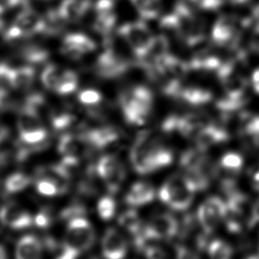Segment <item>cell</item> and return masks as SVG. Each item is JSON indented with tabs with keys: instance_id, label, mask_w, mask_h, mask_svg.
<instances>
[{
	"instance_id": "43",
	"label": "cell",
	"mask_w": 259,
	"mask_h": 259,
	"mask_svg": "<svg viewBox=\"0 0 259 259\" xmlns=\"http://www.w3.org/2000/svg\"><path fill=\"white\" fill-rule=\"evenodd\" d=\"M202 10L214 11L222 7L224 0H190Z\"/></svg>"
},
{
	"instance_id": "41",
	"label": "cell",
	"mask_w": 259,
	"mask_h": 259,
	"mask_svg": "<svg viewBox=\"0 0 259 259\" xmlns=\"http://www.w3.org/2000/svg\"><path fill=\"white\" fill-rule=\"evenodd\" d=\"M15 106V100L9 90L0 87V110L9 111Z\"/></svg>"
},
{
	"instance_id": "16",
	"label": "cell",
	"mask_w": 259,
	"mask_h": 259,
	"mask_svg": "<svg viewBox=\"0 0 259 259\" xmlns=\"http://www.w3.org/2000/svg\"><path fill=\"white\" fill-rule=\"evenodd\" d=\"M235 20L229 15H223L216 21L212 29L211 36L215 44L220 46L228 45L237 39Z\"/></svg>"
},
{
	"instance_id": "21",
	"label": "cell",
	"mask_w": 259,
	"mask_h": 259,
	"mask_svg": "<svg viewBox=\"0 0 259 259\" xmlns=\"http://www.w3.org/2000/svg\"><path fill=\"white\" fill-rule=\"evenodd\" d=\"M35 79V71L30 65L12 67L10 76V87L18 90L30 88Z\"/></svg>"
},
{
	"instance_id": "24",
	"label": "cell",
	"mask_w": 259,
	"mask_h": 259,
	"mask_svg": "<svg viewBox=\"0 0 259 259\" xmlns=\"http://www.w3.org/2000/svg\"><path fill=\"white\" fill-rule=\"evenodd\" d=\"M180 99L192 106H202L211 101L212 94L208 90L199 87H187L183 88Z\"/></svg>"
},
{
	"instance_id": "47",
	"label": "cell",
	"mask_w": 259,
	"mask_h": 259,
	"mask_svg": "<svg viewBox=\"0 0 259 259\" xmlns=\"http://www.w3.org/2000/svg\"><path fill=\"white\" fill-rule=\"evenodd\" d=\"M27 0H0V15L9 9L21 5H25Z\"/></svg>"
},
{
	"instance_id": "30",
	"label": "cell",
	"mask_w": 259,
	"mask_h": 259,
	"mask_svg": "<svg viewBox=\"0 0 259 259\" xmlns=\"http://www.w3.org/2000/svg\"><path fill=\"white\" fill-rule=\"evenodd\" d=\"M117 17L115 12L112 13L99 14L94 21V30L100 34L107 36L113 30L116 24Z\"/></svg>"
},
{
	"instance_id": "22",
	"label": "cell",
	"mask_w": 259,
	"mask_h": 259,
	"mask_svg": "<svg viewBox=\"0 0 259 259\" xmlns=\"http://www.w3.org/2000/svg\"><path fill=\"white\" fill-rule=\"evenodd\" d=\"M85 145H88L81 137L71 134H65L59 140L58 149L63 156H74L79 158V154Z\"/></svg>"
},
{
	"instance_id": "50",
	"label": "cell",
	"mask_w": 259,
	"mask_h": 259,
	"mask_svg": "<svg viewBox=\"0 0 259 259\" xmlns=\"http://www.w3.org/2000/svg\"><path fill=\"white\" fill-rule=\"evenodd\" d=\"M9 135V129L3 123H0V142L4 141Z\"/></svg>"
},
{
	"instance_id": "13",
	"label": "cell",
	"mask_w": 259,
	"mask_h": 259,
	"mask_svg": "<svg viewBox=\"0 0 259 259\" xmlns=\"http://www.w3.org/2000/svg\"><path fill=\"white\" fill-rule=\"evenodd\" d=\"M78 135L89 147L94 150H102L113 144L119 138V131L113 126H103L81 131Z\"/></svg>"
},
{
	"instance_id": "53",
	"label": "cell",
	"mask_w": 259,
	"mask_h": 259,
	"mask_svg": "<svg viewBox=\"0 0 259 259\" xmlns=\"http://www.w3.org/2000/svg\"><path fill=\"white\" fill-rule=\"evenodd\" d=\"M7 258V254L3 246H0V258Z\"/></svg>"
},
{
	"instance_id": "28",
	"label": "cell",
	"mask_w": 259,
	"mask_h": 259,
	"mask_svg": "<svg viewBox=\"0 0 259 259\" xmlns=\"http://www.w3.org/2000/svg\"><path fill=\"white\" fill-rule=\"evenodd\" d=\"M78 85V77L71 69H63L59 85L55 92L61 95H67L74 92Z\"/></svg>"
},
{
	"instance_id": "32",
	"label": "cell",
	"mask_w": 259,
	"mask_h": 259,
	"mask_svg": "<svg viewBox=\"0 0 259 259\" xmlns=\"http://www.w3.org/2000/svg\"><path fill=\"white\" fill-rule=\"evenodd\" d=\"M30 182V178L24 173H14L6 179L5 188L8 193H16L28 187Z\"/></svg>"
},
{
	"instance_id": "4",
	"label": "cell",
	"mask_w": 259,
	"mask_h": 259,
	"mask_svg": "<svg viewBox=\"0 0 259 259\" xmlns=\"http://www.w3.org/2000/svg\"><path fill=\"white\" fill-rule=\"evenodd\" d=\"M178 22L177 34L189 47L202 42L205 38L203 22L184 3H178L173 11Z\"/></svg>"
},
{
	"instance_id": "37",
	"label": "cell",
	"mask_w": 259,
	"mask_h": 259,
	"mask_svg": "<svg viewBox=\"0 0 259 259\" xmlns=\"http://www.w3.org/2000/svg\"><path fill=\"white\" fill-rule=\"evenodd\" d=\"M221 164L226 170H238L243 167V159L238 154L231 152L222 158Z\"/></svg>"
},
{
	"instance_id": "23",
	"label": "cell",
	"mask_w": 259,
	"mask_h": 259,
	"mask_svg": "<svg viewBox=\"0 0 259 259\" xmlns=\"http://www.w3.org/2000/svg\"><path fill=\"white\" fill-rule=\"evenodd\" d=\"M222 64L219 57L206 51L195 55L189 62L190 69L196 71H214L219 69Z\"/></svg>"
},
{
	"instance_id": "34",
	"label": "cell",
	"mask_w": 259,
	"mask_h": 259,
	"mask_svg": "<svg viewBox=\"0 0 259 259\" xmlns=\"http://www.w3.org/2000/svg\"><path fill=\"white\" fill-rule=\"evenodd\" d=\"M99 215L103 220H109L115 215L116 211V203L109 196L102 198L97 206Z\"/></svg>"
},
{
	"instance_id": "10",
	"label": "cell",
	"mask_w": 259,
	"mask_h": 259,
	"mask_svg": "<svg viewBox=\"0 0 259 259\" xmlns=\"http://www.w3.org/2000/svg\"><path fill=\"white\" fill-rule=\"evenodd\" d=\"M226 214L227 204L220 198L212 196L199 207L197 212L198 222L204 233L209 235L225 219Z\"/></svg>"
},
{
	"instance_id": "29",
	"label": "cell",
	"mask_w": 259,
	"mask_h": 259,
	"mask_svg": "<svg viewBox=\"0 0 259 259\" xmlns=\"http://www.w3.org/2000/svg\"><path fill=\"white\" fill-rule=\"evenodd\" d=\"M62 71L63 69L54 64L47 65L41 75V80L44 86L49 90L56 91L59 85Z\"/></svg>"
},
{
	"instance_id": "17",
	"label": "cell",
	"mask_w": 259,
	"mask_h": 259,
	"mask_svg": "<svg viewBox=\"0 0 259 259\" xmlns=\"http://www.w3.org/2000/svg\"><path fill=\"white\" fill-rule=\"evenodd\" d=\"M197 149L205 152L208 147L228 141L229 135L223 128L207 124L196 135Z\"/></svg>"
},
{
	"instance_id": "12",
	"label": "cell",
	"mask_w": 259,
	"mask_h": 259,
	"mask_svg": "<svg viewBox=\"0 0 259 259\" xmlns=\"http://www.w3.org/2000/svg\"><path fill=\"white\" fill-rule=\"evenodd\" d=\"M96 49V43L84 33H71L64 38L61 53L68 59L77 60Z\"/></svg>"
},
{
	"instance_id": "9",
	"label": "cell",
	"mask_w": 259,
	"mask_h": 259,
	"mask_svg": "<svg viewBox=\"0 0 259 259\" xmlns=\"http://www.w3.org/2000/svg\"><path fill=\"white\" fill-rule=\"evenodd\" d=\"M18 127L21 141L27 144L44 142L47 132L41 123L39 114L23 106L18 120Z\"/></svg>"
},
{
	"instance_id": "25",
	"label": "cell",
	"mask_w": 259,
	"mask_h": 259,
	"mask_svg": "<svg viewBox=\"0 0 259 259\" xmlns=\"http://www.w3.org/2000/svg\"><path fill=\"white\" fill-rule=\"evenodd\" d=\"M142 18L155 19L161 12V0H131Z\"/></svg>"
},
{
	"instance_id": "44",
	"label": "cell",
	"mask_w": 259,
	"mask_h": 259,
	"mask_svg": "<svg viewBox=\"0 0 259 259\" xmlns=\"http://www.w3.org/2000/svg\"><path fill=\"white\" fill-rule=\"evenodd\" d=\"M180 117L177 115L169 116L161 125V129L164 132L170 133V132L178 131V123H179Z\"/></svg>"
},
{
	"instance_id": "7",
	"label": "cell",
	"mask_w": 259,
	"mask_h": 259,
	"mask_svg": "<svg viewBox=\"0 0 259 259\" xmlns=\"http://www.w3.org/2000/svg\"><path fill=\"white\" fill-rule=\"evenodd\" d=\"M44 17L36 11L24 8L6 31V40L13 41L44 33Z\"/></svg>"
},
{
	"instance_id": "26",
	"label": "cell",
	"mask_w": 259,
	"mask_h": 259,
	"mask_svg": "<svg viewBox=\"0 0 259 259\" xmlns=\"http://www.w3.org/2000/svg\"><path fill=\"white\" fill-rule=\"evenodd\" d=\"M118 224L123 229L128 233L132 238L139 234L143 228L138 213L131 209L124 211L120 215Z\"/></svg>"
},
{
	"instance_id": "14",
	"label": "cell",
	"mask_w": 259,
	"mask_h": 259,
	"mask_svg": "<svg viewBox=\"0 0 259 259\" xmlns=\"http://www.w3.org/2000/svg\"><path fill=\"white\" fill-rule=\"evenodd\" d=\"M0 220L6 226L15 230L25 229L33 224L31 216L19 205L14 203L2 207Z\"/></svg>"
},
{
	"instance_id": "33",
	"label": "cell",
	"mask_w": 259,
	"mask_h": 259,
	"mask_svg": "<svg viewBox=\"0 0 259 259\" xmlns=\"http://www.w3.org/2000/svg\"><path fill=\"white\" fill-rule=\"evenodd\" d=\"M75 121V117L67 112H54L51 115V123L56 130L62 131L69 128Z\"/></svg>"
},
{
	"instance_id": "49",
	"label": "cell",
	"mask_w": 259,
	"mask_h": 259,
	"mask_svg": "<svg viewBox=\"0 0 259 259\" xmlns=\"http://www.w3.org/2000/svg\"><path fill=\"white\" fill-rule=\"evenodd\" d=\"M252 217L254 222H258L259 223V199L255 202L253 208H252Z\"/></svg>"
},
{
	"instance_id": "20",
	"label": "cell",
	"mask_w": 259,
	"mask_h": 259,
	"mask_svg": "<svg viewBox=\"0 0 259 259\" xmlns=\"http://www.w3.org/2000/svg\"><path fill=\"white\" fill-rule=\"evenodd\" d=\"M42 246L34 236H24L17 243L15 254L19 259L37 258L41 256Z\"/></svg>"
},
{
	"instance_id": "40",
	"label": "cell",
	"mask_w": 259,
	"mask_h": 259,
	"mask_svg": "<svg viewBox=\"0 0 259 259\" xmlns=\"http://www.w3.org/2000/svg\"><path fill=\"white\" fill-rule=\"evenodd\" d=\"M24 56L31 63H40L47 60L48 53L39 47H30L24 50Z\"/></svg>"
},
{
	"instance_id": "19",
	"label": "cell",
	"mask_w": 259,
	"mask_h": 259,
	"mask_svg": "<svg viewBox=\"0 0 259 259\" xmlns=\"http://www.w3.org/2000/svg\"><path fill=\"white\" fill-rule=\"evenodd\" d=\"M155 198V189L149 182H139L133 185L125 196V202L133 207L142 206Z\"/></svg>"
},
{
	"instance_id": "3",
	"label": "cell",
	"mask_w": 259,
	"mask_h": 259,
	"mask_svg": "<svg viewBox=\"0 0 259 259\" xmlns=\"http://www.w3.org/2000/svg\"><path fill=\"white\" fill-rule=\"evenodd\" d=\"M194 193L184 175H176L162 186L158 196L160 200L171 209L184 211L191 205Z\"/></svg>"
},
{
	"instance_id": "5",
	"label": "cell",
	"mask_w": 259,
	"mask_h": 259,
	"mask_svg": "<svg viewBox=\"0 0 259 259\" xmlns=\"http://www.w3.org/2000/svg\"><path fill=\"white\" fill-rule=\"evenodd\" d=\"M130 62L118 51L113 41L108 38L105 42V50L97 58L95 69L97 76L106 79H113L123 76L129 69Z\"/></svg>"
},
{
	"instance_id": "35",
	"label": "cell",
	"mask_w": 259,
	"mask_h": 259,
	"mask_svg": "<svg viewBox=\"0 0 259 259\" xmlns=\"http://www.w3.org/2000/svg\"><path fill=\"white\" fill-rule=\"evenodd\" d=\"M246 98L243 97H234L226 95V97L217 102V107L222 112L229 113L237 110L246 103Z\"/></svg>"
},
{
	"instance_id": "48",
	"label": "cell",
	"mask_w": 259,
	"mask_h": 259,
	"mask_svg": "<svg viewBox=\"0 0 259 259\" xmlns=\"http://www.w3.org/2000/svg\"><path fill=\"white\" fill-rule=\"evenodd\" d=\"M252 84H253L254 89L259 94V68L255 70L252 75Z\"/></svg>"
},
{
	"instance_id": "52",
	"label": "cell",
	"mask_w": 259,
	"mask_h": 259,
	"mask_svg": "<svg viewBox=\"0 0 259 259\" xmlns=\"http://www.w3.org/2000/svg\"><path fill=\"white\" fill-rule=\"evenodd\" d=\"M229 1L233 3V4L242 5L248 3L249 0H229Z\"/></svg>"
},
{
	"instance_id": "42",
	"label": "cell",
	"mask_w": 259,
	"mask_h": 259,
	"mask_svg": "<svg viewBox=\"0 0 259 259\" xmlns=\"http://www.w3.org/2000/svg\"><path fill=\"white\" fill-rule=\"evenodd\" d=\"M244 132L246 135H250L255 139L259 138V116H253L246 119L244 126Z\"/></svg>"
},
{
	"instance_id": "2",
	"label": "cell",
	"mask_w": 259,
	"mask_h": 259,
	"mask_svg": "<svg viewBox=\"0 0 259 259\" xmlns=\"http://www.w3.org/2000/svg\"><path fill=\"white\" fill-rule=\"evenodd\" d=\"M119 103L124 118L129 124H144L153 106L152 91L143 85H139L124 91L120 95Z\"/></svg>"
},
{
	"instance_id": "18",
	"label": "cell",
	"mask_w": 259,
	"mask_h": 259,
	"mask_svg": "<svg viewBox=\"0 0 259 259\" xmlns=\"http://www.w3.org/2000/svg\"><path fill=\"white\" fill-rule=\"evenodd\" d=\"M91 7V0H62L58 10L66 22H76L88 13Z\"/></svg>"
},
{
	"instance_id": "31",
	"label": "cell",
	"mask_w": 259,
	"mask_h": 259,
	"mask_svg": "<svg viewBox=\"0 0 259 259\" xmlns=\"http://www.w3.org/2000/svg\"><path fill=\"white\" fill-rule=\"evenodd\" d=\"M208 252L213 258L226 259L231 258L234 254L232 247L225 241L215 240L210 243Z\"/></svg>"
},
{
	"instance_id": "11",
	"label": "cell",
	"mask_w": 259,
	"mask_h": 259,
	"mask_svg": "<svg viewBox=\"0 0 259 259\" xmlns=\"http://www.w3.org/2000/svg\"><path fill=\"white\" fill-rule=\"evenodd\" d=\"M179 226V222L172 214L162 213L155 216L144 226V232L152 241L170 240L178 235Z\"/></svg>"
},
{
	"instance_id": "45",
	"label": "cell",
	"mask_w": 259,
	"mask_h": 259,
	"mask_svg": "<svg viewBox=\"0 0 259 259\" xmlns=\"http://www.w3.org/2000/svg\"><path fill=\"white\" fill-rule=\"evenodd\" d=\"M143 253L149 258H161L165 257V252L161 248L149 245L143 251Z\"/></svg>"
},
{
	"instance_id": "6",
	"label": "cell",
	"mask_w": 259,
	"mask_h": 259,
	"mask_svg": "<svg viewBox=\"0 0 259 259\" xmlns=\"http://www.w3.org/2000/svg\"><path fill=\"white\" fill-rule=\"evenodd\" d=\"M118 33L138 60L147 53L154 38L146 24L141 21L123 24L118 29Z\"/></svg>"
},
{
	"instance_id": "27",
	"label": "cell",
	"mask_w": 259,
	"mask_h": 259,
	"mask_svg": "<svg viewBox=\"0 0 259 259\" xmlns=\"http://www.w3.org/2000/svg\"><path fill=\"white\" fill-rule=\"evenodd\" d=\"M44 17V33L46 34H57L63 29L64 23L66 22L58 9L49 11Z\"/></svg>"
},
{
	"instance_id": "1",
	"label": "cell",
	"mask_w": 259,
	"mask_h": 259,
	"mask_svg": "<svg viewBox=\"0 0 259 259\" xmlns=\"http://www.w3.org/2000/svg\"><path fill=\"white\" fill-rule=\"evenodd\" d=\"M95 241V232L85 217L71 219L68 222L65 242L58 258H76L82 252L91 249Z\"/></svg>"
},
{
	"instance_id": "15",
	"label": "cell",
	"mask_w": 259,
	"mask_h": 259,
	"mask_svg": "<svg viewBox=\"0 0 259 259\" xmlns=\"http://www.w3.org/2000/svg\"><path fill=\"white\" fill-rule=\"evenodd\" d=\"M102 249L106 258H122L127 253V245L125 239L118 230L109 228L103 237Z\"/></svg>"
},
{
	"instance_id": "39",
	"label": "cell",
	"mask_w": 259,
	"mask_h": 259,
	"mask_svg": "<svg viewBox=\"0 0 259 259\" xmlns=\"http://www.w3.org/2000/svg\"><path fill=\"white\" fill-rule=\"evenodd\" d=\"M36 190L41 195L47 196H54L60 194L59 187L53 181L42 177L36 183Z\"/></svg>"
},
{
	"instance_id": "38",
	"label": "cell",
	"mask_w": 259,
	"mask_h": 259,
	"mask_svg": "<svg viewBox=\"0 0 259 259\" xmlns=\"http://www.w3.org/2000/svg\"><path fill=\"white\" fill-rule=\"evenodd\" d=\"M102 94L97 90H83L78 94L79 101L88 106L99 104L102 101Z\"/></svg>"
},
{
	"instance_id": "36",
	"label": "cell",
	"mask_w": 259,
	"mask_h": 259,
	"mask_svg": "<svg viewBox=\"0 0 259 259\" xmlns=\"http://www.w3.org/2000/svg\"><path fill=\"white\" fill-rule=\"evenodd\" d=\"M88 210L81 203H74L67 207L61 212L60 217L62 220H70L76 217H85Z\"/></svg>"
},
{
	"instance_id": "46",
	"label": "cell",
	"mask_w": 259,
	"mask_h": 259,
	"mask_svg": "<svg viewBox=\"0 0 259 259\" xmlns=\"http://www.w3.org/2000/svg\"><path fill=\"white\" fill-rule=\"evenodd\" d=\"M34 222L39 228H47L51 225V217L47 211H40L35 217Z\"/></svg>"
},
{
	"instance_id": "8",
	"label": "cell",
	"mask_w": 259,
	"mask_h": 259,
	"mask_svg": "<svg viewBox=\"0 0 259 259\" xmlns=\"http://www.w3.org/2000/svg\"><path fill=\"white\" fill-rule=\"evenodd\" d=\"M96 168L97 174L104 181L109 193H118L127 175L122 162L114 155H105L99 160Z\"/></svg>"
},
{
	"instance_id": "54",
	"label": "cell",
	"mask_w": 259,
	"mask_h": 259,
	"mask_svg": "<svg viewBox=\"0 0 259 259\" xmlns=\"http://www.w3.org/2000/svg\"><path fill=\"white\" fill-rule=\"evenodd\" d=\"M0 174H1V172H0Z\"/></svg>"
},
{
	"instance_id": "51",
	"label": "cell",
	"mask_w": 259,
	"mask_h": 259,
	"mask_svg": "<svg viewBox=\"0 0 259 259\" xmlns=\"http://www.w3.org/2000/svg\"><path fill=\"white\" fill-rule=\"evenodd\" d=\"M252 18H253L254 21L256 23L257 29L259 30V5L255 7L252 11Z\"/></svg>"
}]
</instances>
